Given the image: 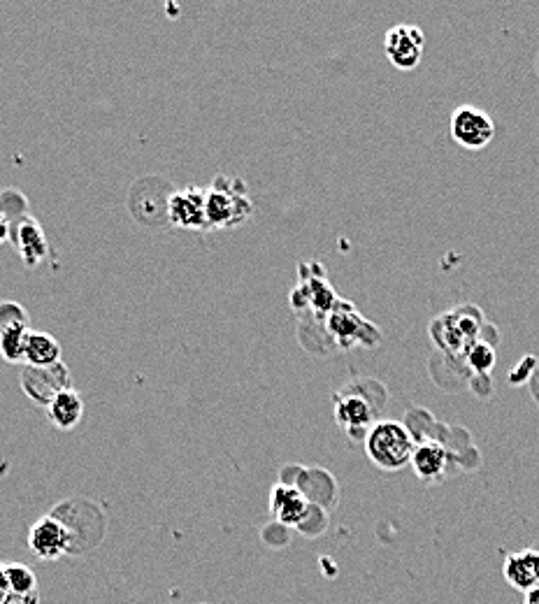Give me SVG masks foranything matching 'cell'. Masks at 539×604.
Instances as JSON below:
<instances>
[{
  "mask_svg": "<svg viewBox=\"0 0 539 604\" xmlns=\"http://www.w3.org/2000/svg\"><path fill=\"white\" fill-rule=\"evenodd\" d=\"M335 402V421L351 440H365L370 428L379 421V405L368 398V393H361L358 386H347L333 398Z\"/></svg>",
  "mask_w": 539,
  "mask_h": 604,
  "instance_id": "5",
  "label": "cell"
},
{
  "mask_svg": "<svg viewBox=\"0 0 539 604\" xmlns=\"http://www.w3.org/2000/svg\"><path fill=\"white\" fill-rule=\"evenodd\" d=\"M535 68H537V75H539V52H537V59H535Z\"/></svg>",
  "mask_w": 539,
  "mask_h": 604,
  "instance_id": "27",
  "label": "cell"
},
{
  "mask_svg": "<svg viewBox=\"0 0 539 604\" xmlns=\"http://www.w3.org/2000/svg\"><path fill=\"white\" fill-rule=\"evenodd\" d=\"M423 49H426V33L414 24H398L388 28L384 38V52L386 59L393 63L398 70L419 68L423 59Z\"/></svg>",
  "mask_w": 539,
  "mask_h": 604,
  "instance_id": "7",
  "label": "cell"
},
{
  "mask_svg": "<svg viewBox=\"0 0 539 604\" xmlns=\"http://www.w3.org/2000/svg\"><path fill=\"white\" fill-rule=\"evenodd\" d=\"M59 519L73 539V556L96 549L105 535V516L89 500H66L52 512Z\"/></svg>",
  "mask_w": 539,
  "mask_h": 604,
  "instance_id": "4",
  "label": "cell"
},
{
  "mask_svg": "<svg viewBox=\"0 0 539 604\" xmlns=\"http://www.w3.org/2000/svg\"><path fill=\"white\" fill-rule=\"evenodd\" d=\"M293 486H296L298 491L305 495V498L309 500V505L326 509V512L337 507V484L328 472H323V470L303 472L300 470L296 481H293Z\"/></svg>",
  "mask_w": 539,
  "mask_h": 604,
  "instance_id": "16",
  "label": "cell"
},
{
  "mask_svg": "<svg viewBox=\"0 0 539 604\" xmlns=\"http://www.w3.org/2000/svg\"><path fill=\"white\" fill-rule=\"evenodd\" d=\"M326 528H328V512H326V509L309 505V512L305 516V521L300 523L296 530L305 537H319V535H323V532H326Z\"/></svg>",
  "mask_w": 539,
  "mask_h": 604,
  "instance_id": "21",
  "label": "cell"
},
{
  "mask_svg": "<svg viewBox=\"0 0 539 604\" xmlns=\"http://www.w3.org/2000/svg\"><path fill=\"white\" fill-rule=\"evenodd\" d=\"M409 465H412L414 474L423 481V484H437V481H442L449 474L451 453L435 440L419 442L412 453Z\"/></svg>",
  "mask_w": 539,
  "mask_h": 604,
  "instance_id": "11",
  "label": "cell"
},
{
  "mask_svg": "<svg viewBox=\"0 0 539 604\" xmlns=\"http://www.w3.org/2000/svg\"><path fill=\"white\" fill-rule=\"evenodd\" d=\"M10 237L14 240V249H17L21 261H24L28 268H35V265H40L49 256L45 230L31 217L17 221V224L12 226Z\"/></svg>",
  "mask_w": 539,
  "mask_h": 604,
  "instance_id": "13",
  "label": "cell"
},
{
  "mask_svg": "<svg viewBox=\"0 0 539 604\" xmlns=\"http://www.w3.org/2000/svg\"><path fill=\"white\" fill-rule=\"evenodd\" d=\"M502 577L516 591L530 593L539 586V551L537 549H521L509 553L502 565Z\"/></svg>",
  "mask_w": 539,
  "mask_h": 604,
  "instance_id": "15",
  "label": "cell"
},
{
  "mask_svg": "<svg viewBox=\"0 0 539 604\" xmlns=\"http://www.w3.org/2000/svg\"><path fill=\"white\" fill-rule=\"evenodd\" d=\"M0 604H40V595L38 593H19L7 584L3 563H0Z\"/></svg>",
  "mask_w": 539,
  "mask_h": 604,
  "instance_id": "23",
  "label": "cell"
},
{
  "mask_svg": "<svg viewBox=\"0 0 539 604\" xmlns=\"http://www.w3.org/2000/svg\"><path fill=\"white\" fill-rule=\"evenodd\" d=\"M28 335H31V328L28 326H12L3 330V333H0V356H3L7 363L24 361Z\"/></svg>",
  "mask_w": 539,
  "mask_h": 604,
  "instance_id": "19",
  "label": "cell"
},
{
  "mask_svg": "<svg viewBox=\"0 0 539 604\" xmlns=\"http://www.w3.org/2000/svg\"><path fill=\"white\" fill-rule=\"evenodd\" d=\"M24 361L31 368H49V365L61 363V344L49 333H35L31 330L26 340Z\"/></svg>",
  "mask_w": 539,
  "mask_h": 604,
  "instance_id": "18",
  "label": "cell"
},
{
  "mask_svg": "<svg viewBox=\"0 0 539 604\" xmlns=\"http://www.w3.org/2000/svg\"><path fill=\"white\" fill-rule=\"evenodd\" d=\"M526 604H539V586H537V588H533V591L528 593Z\"/></svg>",
  "mask_w": 539,
  "mask_h": 604,
  "instance_id": "26",
  "label": "cell"
},
{
  "mask_svg": "<svg viewBox=\"0 0 539 604\" xmlns=\"http://www.w3.org/2000/svg\"><path fill=\"white\" fill-rule=\"evenodd\" d=\"M363 442L372 465L384 472H398L409 465L416 449L412 430L400 421H377Z\"/></svg>",
  "mask_w": 539,
  "mask_h": 604,
  "instance_id": "2",
  "label": "cell"
},
{
  "mask_svg": "<svg viewBox=\"0 0 539 604\" xmlns=\"http://www.w3.org/2000/svg\"><path fill=\"white\" fill-rule=\"evenodd\" d=\"M465 365L470 370L477 372V375H491L493 365H495V349L488 342H474L470 349H467Z\"/></svg>",
  "mask_w": 539,
  "mask_h": 604,
  "instance_id": "20",
  "label": "cell"
},
{
  "mask_svg": "<svg viewBox=\"0 0 539 604\" xmlns=\"http://www.w3.org/2000/svg\"><path fill=\"white\" fill-rule=\"evenodd\" d=\"M328 316H330L328 328L333 330V337H337L340 347H351V344H368V347H370L372 342L363 335V328L368 330L372 326L363 319L361 314L356 312L354 307L349 305V302L337 300L335 307L330 309Z\"/></svg>",
  "mask_w": 539,
  "mask_h": 604,
  "instance_id": "14",
  "label": "cell"
},
{
  "mask_svg": "<svg viewBox=\"0 0 539 604\" xmlns=\"http://www.w3.org/2000/svg\"><path fill=\"white\" fill-rule=\"evenodd\" d=\"M12 326H28L26 309L14 300H0V333Z\"/></svg>",
  "mask_w": 539,
  "mask_h": 604,
  "instance_id": "22",
  "label": "cell"
},
{
  "mask_svg": "<svg viewBox=\"0 0 539 604\" xmlns=\"http://www.w3.org/2000/svg\"><path fill=\"white\" fill-rule=\"evenodd\" d=\"M10 235H12V224H10V221H7V217H3V214H0V244L10 240Z\"/></svg>",
  "mask_w": 539,
  "mask_h": 604,
  "instance_id": "25",
  "label": "cell"
},
{
  "mask_svg": "<svg viewBox=\"0 0 539 604\" xmlns=\"http://www.w3.org/2000/svg\"><path fill=\"white\" fill-rule=\"evenodd\" d=\"M205 214L207 228H233L244 224L254 214L247 184L242 179L219 175L207 189Z\"/></svg>",
  "mask_w": 539,
  "mask_h": 604,
  "instance_id": "1",
  "label": "cell"
},
{
  "mask_svg": "<svg viewBox=\"0 0 539 604\" xmlns=\"http://www.w3.org/2000/svg\"><path fill=\"white\" fill-rule=\"evenodd\" d=\"M28 546H31V551L40 560H59L63 556H73L70 532L52 514L42 516L40 521L33 523L31 532H28Z\"/></svg>",
  "mask_w": 539,
  "mask_h": 604,
  "instance_id": "8",
  "label": "cell"
},
{
  "mask_svg": "<svg viewBox=\"0 0 539 604\" xmlns=\"http://www.w3.org/2000/svg\"><path fill=\"white\" fill-rule=\"evenodd\" d=\"M207 191L200 186H186V189L172 191L168 200V224L189 230H210L205 214Z\"/></svg>",
  "mask_w": 539,
  "mask_h": 604,
  "instance_id": "10",
  "label": "cell"
},
{
  "mask_svg": "<svg viewBox=\"0 0 539 604\" xmlns=\"http://www.w3.org/2000/svg\"><path fill=\"white\" fill-rule=\"evenodd\" d=\"M449 131L456 145L463 149L479 151L491 145L495 138V121L491 114L481 107L461 105L451 112Z\"/></svg>",
  "mask_w": 539,
  "mask_h": 604,
  "instance_id": "6",
  "label": "cell"
},
{
  "mask_svg": "<svg viewBox=\"0 0 539 604\" xmlns=\"http://www.w3.org/2000/svg\"><path fill=\"white\" fill-rule=\"evenodd\" d=\"M481 328H484L481 314L472 305H463L437 316L430 323V335L442 351L451 356H465L467 349L479 342Z\"/></svg>",
  "mask_w": 539,
  "mask_h": 604,
  "instance_id": "3",
  "label": "cell"
},
{
  "mask_svg": "<svg viewBox=\"0 0 539 604\" xmlns=\"http://www.w3.org/2000/svg\"><path fill=\"white\" fill-rule=\"evenodd\" d=\"M309 512V500L296 486L275 484L270 491V514L286 528H298Z\"/></svg>",
  "mask_w": 539,
  "mask_h": 604,
  "instance_id": "12",
  "label": "cell"
},
{
  "mask_svg": "<svg viewBox=\"0 0 539 604\" xmlns=\"http://www.w3.org/2000/svg\"><path fill=\"white\" fill-rule=\"evenodd\" d=\"M21 388L38 405H49L56 395L70 388V370L68 365L56 363L49 368H31L26 365L21 372Z\"/></svg>",
  "mask_w": 539,
  "mask_h": 604,
  "instance_id": "9",
  "label": "cell"
},
{
  "mask_svg": "<svg viewBox=\"0 0 539 604\" xmlns=\"http://www.w3.org/2000/svg\"><path fill=\"white\" fill-rule=\"evenodd\" d=\"M47 416L59 430H73L84 416V400L73 386L61 391L47 405Z\"/></svg>",
  "mask_w": 539,
  "mask_h": 604,
  "instance_id": "17",
  "label": "cell"
},
{
  "mask_svg": "<svg viewBox=\"0 0 539 604\" xmlns=\"http://www.w3.org/2000/svg\"><path fill=\"white\" fill-rule=\"evenodd\" d=\"M261 537L265 544L272 546V549H284V546L289 544V528L282 526V523L272 521L270 526H265L261 530Z\"/></svg>",
  "mask_w": 539,
  "mask_h": 604,
  "instance_id": "24",
  "label": "cell"
}]
</instances>
